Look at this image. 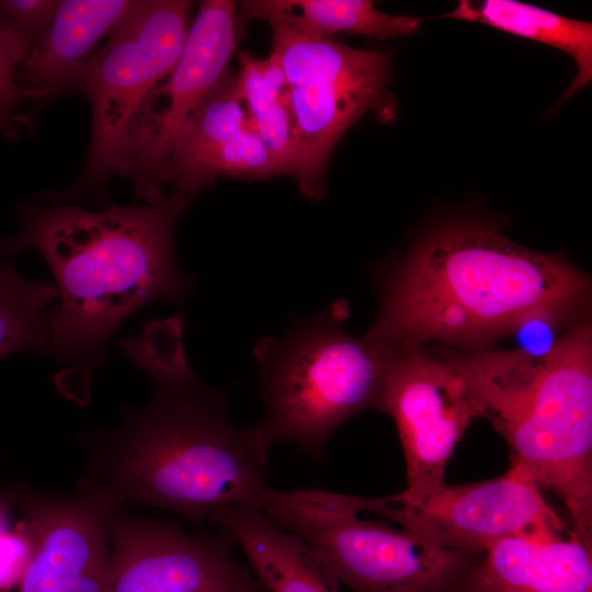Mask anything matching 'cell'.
Returning a JSON list of instances; mask_svg holds the SVG:
<instances>
[{"label": "cell", "instance_id": "1", "mask_svg": "<svg viewBox=\"0 0 592 592\" xmlns=\"http://www.w3.org/2000/svg\"><path fill=\"white\" fill-rule=\"evenodd\" d=\"M184 319L149 320L117 341L152 383L143 408H126L118 429L91 433L83 478L118 503L174 511L198 527L220 508L255 504L266 487L272 447L257 425L236 426L225 390L206 386L190 368Z\"/></svg>", "mask_w": 592, "mask_h": 592}, {"label": "cell", "instance_id": "2", "mask_svg": "<svg viewBox=\"0 0 592 592\" xmlns=\"http://www.w3.org/2000/svg\"><path fill=\"white\" fill-rule=\"evenodd\" d=\"M191 200L171 191L98 212L53 200L19 208L20 229L0 240V258L34 249L46 261L57 304L42 351L72 365L66 374L88 383L130 315L158 300L180 306L191 293L195 278L174 254L177 223Z\"/></svg>", "mask_w": 592, "mask_h": 592}, {"label": "cell", "instance_id": "3", "mask_svg": "<svg viewBox=\"0 0 592 592\" xmlns=\"http://www.w3.org/2000/svg\"><path fill=\"white\" fill-rule=\"evenodd\" d=\"M590 283L558 254L526 249L489 223L439 225L391 269L363 337L391 351L437 340L479 351L524 321L580 319Z\"/></svg>", "mask_w": 592, "mask_h": 592}, {"label": "cell", "instance_id": "4", "mask_svg": "<svg viewBox=\"0 0 592 592\" xmlns=\"http://www.w3.org/2000/svg\"><path fill=\"white\" fill-rule=\"evenodd\" d=\"M479 417L510 449L511 465L563 503L573 535L592 548V330L577 323L544 356L473 351L456 362Z\"/></svg>", "mask_w": 592, "mask_h": 592}, {"label": "cell", "instance_id": "5", "mask_svg": "<svg viewBox=\"0 0 592 592\" xmlns=\"http://www.w3.org/2000/svg\"><path fill=\"white\" fill-rule=\"evenodd\" d=\"M346 316V304L338 300L310 317L292 319L282 337L262 338L254 345L265 407L255 425L271 446L287 442L319 458L342 423L379 410L395 351L349 334Z\"/></svg>", "mask_w": 592, "mask_h": 592}, {"label": "cell", "instance_id": "6", "mask_svg": "<svg viewBox=\"0 0 592 592\" xmlns=\"http://www.w3.org/2000/svg\"><path fill=\"white\" fill-rule=\"evenodd\" d=\"M373 498L325 489L265 487L258 505L322 558L355 592H477L485 553L435 545L383 521L358 517Z\"/></svg>", "mask_w": 592, "mask_h": 592}, {"label": "cell", "instance_id": "7", "mask_svg": "<svg viewBox=\"0 0 592 592\" xmlns=\"http://www.w3.org/2000/svg\"><path fill=\"white\" fill-rule=\"evenodd\" d=\"M192 9L186 0H136L96 49L78 87L92 112L87 160L78 182L54 201L68 203L103 190L130 119L182 53Z\"/></svg>", "mask_w": 592, "mask_h": 592}, {"label": "cell", "instance_id": "8", "mask_svg": "<svg viewBox=\"0 0 592 592\" xmlns=\"http://www.w3.org/2000/svg\"><path fill=\"white\" fill-rule=\"evenodd\" d=\"M272 50L287 86L288 103L307 157L303 195L320 198L330 153L363 114L395 117L387 53L350 47L270 23Z\"/></svg>", "mask_w": 592, "mask_h": 592}, {"label": "cell", "instance_id": "9", "mask_svg": "<svg viewBox=\"0 0 592 592\" xmlns=\"http://www.w3.org/2000/svg\"><path fill=\"white\" fill-rule=\"evenodd\" d=\"M241 30L234 1L201 2L175 66L137 109L116 156L113 174L129 178L138 198L163 195L162 168L193 116L231 72Z\"/></svg>", "mask_w": 592, "mask_h": 592}, {"label": "cell", "instance_id": "10", "mask_svg": "<svg viewBox=\"0 0 592 592\" xmlns=\"http://www.w3.org/2000/svg\"><path fill=\"white\" fill-rule=\"evenodd\" d=\"M379 411L394 419L406 460L407 487L395 500L419 503L444 482L456 445L479 418L477 407L446 357L412 349L394 352Z\"/></svg>", "mask_w": 592, "mask_h": 592}, {"label": "cell", "instance_id": "11", "mask_svg": "<svg viewBox=\"0 0 592 592\" xmlns=\"http://www.w3.org/2000/svg\"><path fill=\"white\" fill-rule=\"evenodd\" d=\"M4 498L20 511L31 545L16 592H106L107 517L121 504L107 490L86 479L67 494L14 482Z\"/></svg>", "mask_w": 592, "mask_h": 592}, {"label": "cell", "instance_id": "12", "mask_svg": "<svg viewBox=\"0 0 592 592\" xmlns=\"http://www.w3.org/2000/svg\"><path fill=\"white\" fill-rule=\"evenodd\" d=\"M378 513L435 545L477 553L512 537L560 538L566 528L537 482L516 465L487 480L443 482L415 504L384 497Z\"/></svg>", "mask_w": 592, "mask_h": 592}, {"label": "cell", "instance_id": "13", "mask_svg": "<svg viewBox=\"0 0 592 592\" xmlns=\"http://www.w3.org/2000/svg\"><path fill=\"white\" fill-rule=\"evenodd\" d=\"M106 592H264L225 534H191L115 505L107 517Z\"/></svg>", "mask_w": 592, "mask_h": 592}, {"label": "cell", "instance_id": "14", "mask_svg": "<svg viewBox=\"0 0 592 592\" xmlns=\"http://www.w3.org/2000/svg\"><path fill=\"white\" fill-rule=\"evenodd\" d=\"M135 0H62L38 46L18 69L26 100L46 102L78 92L81 76L106 38L135 5Z\"/></svg>", "mask_w": 592, "mask_h": 592}, {"label": "cell", "instance_id": "15", "mask_svg": "<svg viewBox=\"0 0 592 592\" xmlns=\"http://www.w3.org/2000/svg\"><path fill=\"white\" fill-rule=\"evenodd\" d=\"M207 521L242 550L269 592H339V581L318 553L271 522L259 505L220 508Z\"/></svg>", "mask_w": 592, "mask_h": 592}, {"label": "cell", "instance_id": "16", "mask_svg": "<svg viewBox=\"0 0 592 592\" xmlns=\"http://www.w3.org/2000/svg\"><path fill=\"white\" fill-rule=\"evenodd\" d=\"M477 592H592V548L563 539H503L485 553Z\"/></svg>", "mask_w": 592, "mask_h": 592}, {"label": "cell", "instance_id": "17", "mask_svg": "<svg viewBox=\"0 0 592 592\" xmlns=\"http://www.w3.org/2000/svg\"><path fill=\"white\" fill-rule=\"evenodd\" d=\"M249 123L236 76L230 72L206 99L174 144L159 178V189L170 185L193 197L212 184V169L226 146Z\"/></svg>", "mask_w": 592, "mask_h": 592}, {"label": "cell", "instance_id": "18", "mask_svg": "<svg viewBox=\"0 0 592 592\" xmlns=\"http://www.w3.org/2000/svg\"><path fill=\"white\" fill-rule=\"evenodd\" d=\"M261 19L300 33L323 37L334 34L364 35L388 39L409 36L421 30L422 19L392 15L368 0H249L241 2L237 20Z\"/></svg>", "mask_w": 592, "mask_h": 592}, {"label": "cell", "instance_id": "19", "mask_svg": "<svg viewBox=\"0 0 592 592\" xmlns=\"http://www.w3.org/2000/svg\"><path fill=\"white\" fill-rule=\"evenodd\" d=\"M236 76L248 116L267 148L281 174L298 182L303 194L307 184V157L288 103L287 86L277 61L238 52Z\"/></svg>", "mask_w": 592, "mask_h": 592}, {"label": "cell", "instance_id": "20", "mask_svg": "<svg viewBox=\"0 0 592 592\" xmlns=\"http://www.w3.org/2000/svg\"><path fill=\"white\" fill-rule=\"evenodd\" d=\"M481 23L520 37L562 50L574 60L578 71L560 98L566 101L592 80V23L513 0H460L442 15Z\"/></svg>", "mask_w": 592, "mask_h": 592}, {"label": "cell", "instance_id": "21", "mask_svg": "<svg viewBox=\"0 0 592 592\" xmlns=\"http://www.w3.org/2000/svg\"><path fill=\"white\" fill-rule=\"evenodd\" d=\"M57 291L47 281H30L10 261H0V358L18 351L43 350Z\"/></svg>", "mask_w": 592, "mask_h": 592}, {"label": "cell", "instance_id": "22", "mask_svg": "<svg viewBox=\"0 0 592 592\" xmlns=\"http://www.w3.org/2000/svg\"><path fill=\"white\" fill-rule=\"evenodd\" d=\"M58 4L56 0H0V26L16 42L25 58L43 39Z\"/></svg>", "mask_w": 592, "mask_h": 592}, {"label": "cell", "instance_id": "23", "mask_svg": "<svg viewBox=\"0 0 592 592\" xmlns=\"http://www.w3.org/2000/svg\"><path fill=\"white\" fill-rule=\"evenodd\" d=\"M25 56L16 42L0 26V132L15 138L25 123L21 105L25 101L18 84V69Z\"/></svg>", "mask_w": 592, "mask_h": 592}, {"label": "cell", "instance_id": "24", "mask_svg": "<svg viewBox=\"0 0 592 592\" xmlns=\"http://www.w3.org/2000/svg\"><path fill=\"white\" fill-rule=\"evenodd\" d=\"M7 513L0 502V534L9 531Z\"/></svg>", "mask_w": 592, "mask_h": 592}]
</instances>
